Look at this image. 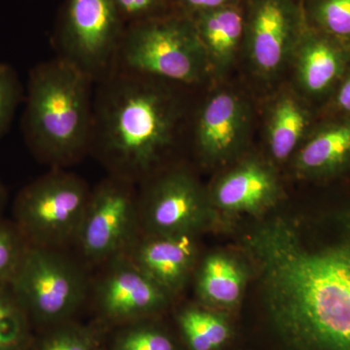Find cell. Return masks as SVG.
Returning <instances> with one entry per match:
<instances>
[{
	"instance_id": "obj_1",
	"label": "cell",
	"mask_w": 350,
	"mask_h": 350,
	"mask_svg": "<svg viewBox=\"0 0 350 350\" xmlns=\"http://www.w3.org/2000/svg\"><path fill=\"white\" fill-rule=\"evenodd\" d=\"M342 226L319 238L303 219L278 214L243 236L269 321L289 350H350V220Z\"/></svg>"
},
{
	"instance_id": "obj_2",
	"label": "cell",
	"mask_w": 350,
	"mask_h": 350,
	"mask_svg": "<svg viewBox=\"0 0 350 350\" xmlns=\"http://www.w3.org/2000/svg\"><path fill=\"white\" fill-rule=\"evenodd\" d=\"M167 84L121 68L94 84L89 153L109 174L146 180L174 145L183 108Z\"/></svg>"
},
{
	"instance_id": "obj_3",
	"label": "cell",
	"mask_w": 350,
	"mask_h": 350,
	"mask_svg": "<svg viewBox=\"0 0 350 350\" xmlns=\"http://www.w3.org/2000/svg\"><path fill=\"white\" fill-rule=\"evenodd\" d=\"M94 82L63 57L32 69L27 82L23 133L38 160L64 169L89 154Z\"/></svg>"
},
{
	"instance_id": "obj_4",
	"label": "cell",
	"mask_w": 350,
	"mask_h": 350,
	"mask_svg": "<svg viewBox=\"0 0 350 350\" xmlns=\"http://www.w3.org/2000/svg\"><path fill=\"white\" fill-rule=\"evenodd\" d=\"M116 68L187 87L211 73L192 18L178 10L126 25Z\"/></svg>"
},
{
	"instance_id": "obj_5",
	"label": "cell",
	"mask_w": 350,
	"mask_h": 350,
	"mask_svg": "<svg viewBox=\"0 0 350 350\" xmlns=\"http://www.w3.org/2000/svg\"><path fill=\"white\" fill-rule=\"evenodd\" d=\"M90 194L81 177L52 169L17 196L15 226L29 245L64 250L75 243Z\"/></svg>"
},
{
	"instance_id": "obj_6",
	"label": "cell",
	"mask_w": 350,
	"mask_h": 350,
	"mask_svg": "<svg viewBox=\"0 0 350 350\" xmlns=\"http://www.w3.org/2000/svg\"><path fill=\"white\" fill-rule=\"evenodd\" d=\"M9 286L29 317L43 323L69 319L89 291L86 273L63 250L29 244Z\"/></svg>"
},
{
	"instance_id": "obj_7",
	"label": "cell",
	"mask_w": 350,
	"mask_h": 350,
	"mask_svg": "<svg viewBox=\"0 0 350 350\" xmlns=\"http://www.w3.org/2000/svg\"><path fill=\"white\" fill-rule=\"evenodd\" d=\"M126 27L112 0H66L55 34L57 57L96 84L116 68Z\"/></svg>"
},
{
	"instance_id": "obj_8",
	"label": "cell",
	"mask_w": 350,
	"mask_h": 350,
	"mask_svg": "<svg viewBox=\"0 0 350 350\" xmlns=\"http://www.w3.org/2000/svg\"><path fill=\"white\" fill-rule=\"evenodd\" d=\"M135 183L109 174L91 190L75 244L86 261L105 264L124 255L139 234Z\"/></svg>"
},
{
	"instance_id": "obj_9",
	"label": "cell",
	"mask_w": 350,
	"mask_h": 350,
	"mask_svg": "<svg viewBox=\"0 0 350 350\" xmlns=\"http://www.w3.org/2000/svg\"><path fill=\"white\" fill-rule=\"evenodd\" d=\"M144 182L138 194L139 234L195 236L216 216L208 193L186 170H169Z\"/></svg>"
},
{
	"instance_id": "obj_10",
	"label": "cell",
	"mask_w": 350,
	"mask_h": 350,
	"mask_svg": "<svg viewBox=\"0 0 350 350\" xmlns=\"http://www.w3.org/2000/svg\"><path fill=\"white\" fill-rule=\"evenodd\" d=\"M306 27L297 0H248L243 40L258 75L273 77L280 73L294 57Z\"/></svg>"
},
{
	"instance_id": "obj_11",
	"label": "cell",
	"mask_w": 350,
	"mask_h": 350,
	"mask_svg": "<svg viewBox=\"0 0 350 350\" xmlns=\"http://www.w3.org/2000/svg\"><path fill=\"white\" fill-rule=\"evenodd\" d=\"M94 286L98 310L107 319L133 320L159 312L170 296L133 264L125 254L105 262Z\"/></svg>"
},
{
	"instance_id": "obj_12",
	"label": "cell",
	"mask_w": 350,
	"mask_h": 350,
	"mask_svg": "<svg viewBox=\"0 0 350 350\" xmlns=\"http://www.w3.org/2000/svg\"><path fill=\"white\" fill-rule=\"evenodd\" d=\"M250 126V109L232 92H216L200 107L194 124V144L207 163L228 160L239 151Z\"/></svg>"
},
{
	"instance_id": "obj_13",
	"label": "cell",
	"mask_w": 350,
	"mask_h": 350,
	"mask_svg": "<svg viewBox=\"0 0 350 350\" xmlns=\"http://www.w3.org/2000/svg\"><path fill=\"white\" fill-rule=\"evenodd\" d=\"M280 194V184L273 167L257 159H248L232 167L208 193L215 213L253 216L275 206Z\"/></svg>"
},
{
	"instance_id": "obj_14",
	"label": "cell",
	"mask_w": 350,
	"mask_h": 350,
	"mask_svg": "<svg viewBox=\"0 0 350 350\" xmlns=\"http://www.w3.org/2000/svg\"><path fill=\"white\" fill-rule=\"evenodd\" d=\"M126 257L170 296L186 284L197 261L195 236L139 234L125 253Z\"/></svg>"
},
{
	"instance_id": "obj_15",
	"label": "cell",
	"mask_w": 350,
	"mask_h": 350,
	"mask_svg": "<svg viewBox=\"0 0 350 350\" xmlns=\"http://www.w3.org/2000/svg\"><path fill=\"white\" fill-rule=\"evenodd\" d=\"M189 16L194 22L211 72H224L236 61L244 39V11L239 4Z\"/></svg>"
},
{
	"instance_id": "obj_16",
	"label": "cell",
	"mask_w": 350,
	"mask_h": 350,
	"mask_svg": "<svg viewBox=\"0 0 350 350\" xmlns=\"http://www.w3.org/2000/svg\"><path fill=\"white\" fill-rule=\"evenodd\" d=\"M297 79L306 93L319 96L330 89L344 72V51L306 27L295 51Z\"/></svg>"
},
{
	"instance_id": "obj_17",
	"label": "cell",
	"mask_w": 350,
	"mask_h": 350,
	"mask_svg": "<svg viewBox=\"0 0 350 350\" xmlns=\"http://www.w3.org/2000/svg\"><path fill=\"white\" fill-rule=\"evenodd\" d=\"M350 162V121L333 124L315 133L297 153L295 167L304 175H325Z\"/></svg>"
},
{
	"instance_id": "obj_18",
	"label": "cell",
	"mask_w": 350,
	"mask_h": 350,
	"mask_svg": "<svg viewBox=\"0 0 350 350\" xmlns=\"http://www.w3.org/2000/svg\"><path fill=\"white\" fill-rule=\"evenodd\" d=\"M245 282L246 271L238 260L223 253H214L200 265L197 292L204 303L229 308L241 300Z\"/></svg>"
},
{
	"instance_id": "obj_19",
	"label": "cell",
	"mask_w": 350,
	"mask_h": 350,
	"mask_svg": "<svg viewBox=\"0 0 350 350\" xmlns=\"http://www.w3.org/2000/svg\"><path fill=\"white\" fill-rule=\"evenodd\" d=\"M308 126V112L301 101L291 94L276 98L269 109L268 145L276 162L287 160L303 140Z\"/></svg>"
},
{
	"instance_id": "obj_20",
	"label": "cell",
	"mask_w": 350,
	"mask_h": 350,
	"mask_svg": "<svg viewBox=\"0 0 350 350\" xmlns=\"http://www.w3.org/2000/svg\"><path fill=\"white\" fill-rule=\"evenodd\" d=\"M179 323L191 350H216L231 336L224 319L200 308L183 310Z\"/></svg>"
},
{
	"instance_id": "obj_21",
	"label": "cell",
	"mask_w": 350,
	"mask_h": 350,
	"mask_svg": "<svg viewBox=\"0 0 350 350\" xmlns=\"http://www.w3.org/2000/svg\"><path fill=\"white\" fill-rule=\"evenodd\" d=\"M29 317L10 286L0 285V350L27 349Z\"/></svg>"
},
{
	"instance_id": "obj_22",
	"label": "cell",
	"mask_w": 350,
	"mask_h": 350,
	"mask_svg": "<svg viewBox=\"0 0 350 350\" xmlns=\"http://www.w3.org/2000/svg\"><path fill=\"white\" fill-rule=\"evenodd\" d=\"M312 16L326 33L350 39V0H315Z\"/></svg>"
},
{
	"instance_id": "obj_23",
	"label": "cell",
	"mask_w": 350,
	"mask_h": 350,
	"mask_svg": "<svg viewBox=\"0 0 350 350\" xmlns=\"http://www.w3.org/2000/svg\"><path fill=\"white\" fill-rule=\"evenodd\" d=\"M27 246L16 226L0 222V285H9Z\"/></svg>"
},
{
	"instance_id": "obj_24",
	"label": "cell",
	"mask_w": 350,
	"mask_h": 350,
	"mask_svg": "<svg viewBox=\"0 0 350 350\" xmlns=\"http://www.w3.org/2000/svg\"><path fill=\"white\" fill-rule=\"evenodd\" d=\"M23 98V88L15 69L0 63V137L8 131Z\"/></svg>"
},
{
	"instance_id": "obj_25",
	"label": "cell",
	"mask_w": 350,
	"mask_h": 350,
	"mask_svg": "<svg viewBox=\"0 0 350 350\" xmlns=\"http://www.w3.org/2000/svg\"><path fill=\"white\" fill-rule=\"evenodd\" d=\"M115 350H175L163 332L148 326H135L120 336Z\"/></svg>"
},
{
	"instance_id": "obj_26",
	"label": "cell",
	"mask_w": 350,
	"mask_h": 350,
	"mask_svg": "<svg viewBox=\"0 0 350 350\" xmlns=\"http://www.w3.org/2000/svg\"><path fill=\"white\" fill-rule=\"evenodd\" d=\"M126 25L176 10L172 0H112Z\"/></svg>"
},
{
	"instance_id": "obj_27",
	"label": "cell",
	"mask_w": 350,
	"mask_h": 350,
	"mask_svg": "<svg viewBox=\"0 0 350 350\" xmlns=\"http://www.w3.org/2000/svg\"><path fill=\"white\" fill-rule=\"evenodd\" d=\"M38 350H94V340L86 329L63 325L44 338Z\"/></svg>"
},
{
	"instance_id": "obj_28",
	"label": "cell",
	"mask_w": 350,
	"mask_h": 350,
	"mask_svg": "<svg viewBox=\"0 0 350 350\" xmlns=\"http://www.w3.org/2000/svg\"><path fill=\"white\" fill-rule=\"evenodd\" d=\"M239 2L241 0H172L175 9L187 15L219 7L239 5Z\"/></svg>"
},
{
	"instance_id": "obj_29",
	"label": "cell",
	"mask_w": 350,
	"mask_h": 350,
	"mask_svg": "<svg viewBox=\"0 0 350 350\" xmlns=\"http://www.w3.org/2000/svg\"><path fill=\"white\" fill-rule=\"evenodd\" d=\"M337 105L342 111L350 113V75L345 78L337 94Z\"/></svg>"
},
{
	"instance_id": "obj_30",
	"label": "cell",
	"mask_w": 350,
	"mask_h": 350,
	"mask_svg": "<svg viewBox=\"0 0 350 350\" xmlns=\"http://www.w3.org/2000/svg\"><path fill=\"white\" fill-rule=\"evenodd\" d=\"M4 200V189L2 184L0 183V208H1L2 204H3Z\"/></svg>"
}]
</instances>
